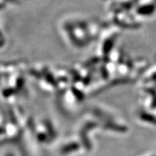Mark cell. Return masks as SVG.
<instances>
[{
    "instance_id": "6da1fadb",
    "label": "cell",
    "mask_w": 156,
    "mask_h": 156,
    "mask_svg": "<svg viewBox=\"0 0 156 156\" xmlns=\"http://www.w3.org/2000/svg\"><path fill=\"white\" fill-rule=\"evenodd\" d=\"M142 119L144 121H147L148 122L153 123V124H156V118L155 116H153V115H150L147 114H143L141 115Z\"/></svg>"
}]
</instances>
